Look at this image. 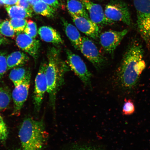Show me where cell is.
I'll use <instances>...</instances> for the list:
<instances>
[{
	"label": "cell",
	"mask_w": 150,
	"mask_h": 150,
	"mask_svg": "<svg viewBox=\"0 0 150 150\" xmlns=\"http://www.w3.org/2000/svg\"><path fill=\"white\" fill-rule=\"evenodd\" d=\"M146 67L142 45L138 41H133L123 55L117 69L118 83L125 90L134 89Z\"/></svg>",
	"instance_id": "6da1fadb"
},
{
	"label": "cell",
	"mask_w": 150,
	"mask_h": 150,
	"mask_svg": "<svg viewBox=\"0 0 150 150\" xmlns=\"http://www.w3.org/2000/svg\"><path fill=\"white\" fill-rule=\"evenodd\" d=\"M47 65L46 76L50 106L55 109L56 97L64 81L65 75L70 70L68 65L62 59L61 50L55 47H50L47 52Z\"/></svg>",
	"instance_id": "7a4b0ae2"
},
{
	"label": "cell",
	"mask_w": 150,
	"mask_h": 150,
	"mask_svg": "<svg viewBox=\"0 0 150 150\" xmlns=\"http://www.w3.org/2000/svg\"><path fill=\"white\" fill-rule=\"evenodd\" d=\"M18 136L22 150H42L47 139L44 121L25 118L21 125Z\"/></svg>",
	"instance_id": "3957f363"
},
{
	"label": "cell",
	"mask_w": 150,
	"mask_h": 150,
	"mask_svg": "<svg viewBox=\"0 0 150 150\" xmlns=\"http://www.w3.org/2000/svg\"><path fill=\"white\" fill-rule=\"evenodd\" d=\"M139 33L150 47V0H134Z\"/></svg>",
	"instance_id": "277c9868"
},
{
	"label": "cell",
	"mask_w": 150,
	"mask_h": 150,
	"mask_svg": "<svg viewBox=\"0 0 150 150\" xmlns=\"http://www.w3.org/2000/svg\"><path fill=\"white\" fill-rule=\"evenodd\" d=\"M106 17L112 21H121L130 25L131 20L126 3L122 0H114L107 5L104 11Z\"/></svg>",
	"instance_id": "5b68a950"
},
{
	"label": "cell",
	"mask_w": 150,
	"mask_h": 150,
	"mask_svg": "<svg viewBox=\"0 0 150 150\" xmlns=\"http://www.w3.org/2000/svg\"><path fill=\"white\" fill-rule=\"evenodd\" d=\"M67 64L70 69L86 86L91 84V73L80 56L68 49L65 50Z\"/></svg>",
	"instance_id": "8992f818"
},
{
	"label": "cell",
	"mask_w": 150,
	"mask_h": 150,
	"mask_svg": "<svg viewBox=\"0 0 150 150\" xmlns=\"http://www.w3.org/2000/svg\"><path fill=\"white\" fill-rule=\"evenodd\" d=\"M47 63L43 61L41 63L38 73L35 77L34 91L33 95V104L37 112L40 111L45 94L47 91L46 72Z\"/></svg>",
	"instance_id": "52a82bcc"
},
{
	"label": "cell",
	"mask_w": 150,
	"mask_h": 150,
	"mask_svg": "<svg viewBox=\"0 0 150 150\" xmlns=\"http://www.w3.org/2000/svg\"><path fill=\"white\" fill-rule=\"evenodd\" d=\"M79 50L97 70L102 68L105 64V58L99 52L94 43L88 38L82 37Z\"/></svg>",
	"instance_id": "ba28073f"
},
{
	"label": "cell",
	"mask_w": 150,
	"mask_h": 150,
	"mask_svg": "<svg viewBox=\"0 0 150 150\" xmlns=\"http://www.w3.org/2000/svg\"><path fill=\"white\" fill-rule=\"evenodd\" d=\"M31 77V72H30L25 79L15 87L12 92V97L14 104L13 114L14 115H18L20 113L24 103L27 100L30 85Z\"/></svg>",
	"instance_id": "9c48e42d"
},
{
	"label": "cell",
	"mask_w": 150,
	"mask_h": 150,
	"mask_svg": "<svg viewBox=\"0 0 150 150\" xmlns=\"http://www.w3.org/2000/svg\"><path fill=\"white\" fill-rule=\"evenodd\" d=\"M128 33L127 29L121 31L109 30L100 35V42L105 52L110 54L114 53L116 48Z\"/></svg>",
	"instance_id": "30bf717a"
},
{
	"label": "cell",
	"mask_w": 150,
	"mask_h": 150,
	"mask_svg": "<svg viewBox=\"0 0 150 150\" xmlns=\"http://www.w3.org/2000/svg\"><path fill=\"white\" fill-rule=\"evenodd\" d=\"M16 45L19 48L27 52L35 61L38 59L40 44L38 40L32 38L25 33H17Z\"/></svg>",
	"instance_id": "8fae6325"
},
{
	"label": "cell",
	"mask_w": 150,
	"mask_h": 150,
	"mask_svg": "<svg viewBox=\"0 0 150 150\" xmlns=\"http://www.w3.org/2000/svg\"><path fill=\"white\" fill-rule=\"evenodd\" d=\"M85 7L90 20L94 23L100 25H110L114 23L113 21L106 17L101 5L97 4L91 0H80Z\"/></svg>",
	"instance_id": "7c38bea8"
},
{
	"label": "cell",
	"mask_w": 150,
	"mask_h": 150,
	"mask_svg": "<svg viewBox=\"0 0 150 150\" xmlns=\"http://www.w3.org/2000/svg\"><path fill=\"white\" fill-rule=\"evenodd\" d=\"M70 14L78 29L91 38L96 39L98 38L100 32L97 24L88 19Z\"/></svg>",
	"instance_id": "4fadbf2b"
},
{
	"label": "cell",
	"mask_w": 150,
	"mask_h": 150,
	"mask_svg": "<svg viewBox=\"0 0 150 150\" xmlns=\"http://www.w3.org/2000/svg\"><path fill=\"white\" fill-rule=\"evenodd\" d=\"M62 21L66 35L71 44L76 49L79 50L82 37L77 28L64 18H62Z\"/></svg>",
	"instance_id": "5bb4252c"
},
{
	"label": "cell",
	"mask_w": 150,
	"mask_h": 150,
	"mask_svg": "<svg viewBox=\"0 0 150 150\" xmlns=\"http://www.w3.org/2000/svg\"><path fill=\"white\" fill-rule=\"evenodd\" d=\"M38 33L41 38L47 42L56 45L63 44L60 35L56 30L49 26H42L39 28Z\"/></svg>",
	"instance_id": "9a60e30c"
},
{
	"label": "cell",
	"mask_w": 150,
	"mask_h": 150,
	"mask_svg": "<svg viewBox=\"0 0 150 150\" xmlns=\"http://www.w3.org/2000/svg\"><path fill=\"white\" fill-rule=\"evenodd\" d=\"M27 54L21 51L12 52L7 56V62L8 70L15 67L23 66L29 61Z\"/></svg>",
	"instance_id": "2e32d148"
},
{
	"label": "cell",
	"mask_w": 150,
	"mask_h": 150,
	"mask_svg": "<svg viewBox=\"0 0 150 150\" xmlns=\"http://www.w3.org/2000/svg\"><path fill=\"white\" fill-rule=\"evenodd\" d=\"M67 7L70 14L90 19L87 10L80 0H67Z\"/></svg>",
	"instance_id": "e0dca14e"
},
{
	"label": "cell",
	"mask_w": 150,
	"mask_h": 150,
	"mask_svg": "<svg viewBox=\"0 0 150 150\" xmlns=\"http://www.w3.org/2000/svg\"><path fill=\"white\" fill-rule=\"evenodd\" d=\"M5 8L11 18H22L30 17L32 15V11L27 10L18 5H7Z\"/></svg>",
	"instance_id": "ac0fdd59"
},
{
	"label": "cell",
	"mask_w": 150,
	"mask_h": 150,
	"mask_svg": "<svg viewBox=\"0 0 150 150\" xmlns=\"http://www.w3.org/2000/svg\"><path fill=\"white\" fill-rule=\"evenodd\" d=\"M30 72L25 67H15L10 71L9 78L15 87H16L25 79Z\"/></svg>",
	"instance_id": "d6986e66"
},
{
	"label": "cell",
	"mask_w": 150,
	"mask_h": 150,
	"mask_svg": "<svg viewBox=\"0 0 150 150\" xmlns=\"http://www.w3.org/2000/svg\"><path fill=\"white\" fill-rule=\"evenodd\" d=\"M33 8L35 13L47 17L53 18L56 14V9L42 1L34 5Z\"/></svg>",
	"instance_id": "ffe728a7"
},
{
	"label": "cell",
	"mask_w": 150,
	"mask_h": 150,
	"mask_svg": "<svg viewBox=\"0 0 150 150\" xmlns=\"http://www.w3.org/2000/svg\"><path fill=\"white\" fill-rule=\"evenodd\" d=\"M11 100V96L9 92L4 88L0 87V110L8 107Z\"/></svg>",
	"instance_id": "44dd1931"
},
{
	"label": "cell",
	"mask_w": 150,
	"mask_h": 150,
	"mask_svg": "<svg viewBox=\"0 0 150 150\" xmlns=\"http://www.w3.org/2000/svg\"><path fill=\"white\" fill-rule=\"evenodd\" d=\"M11 27L16 33L22 32L25 29L27 23L24 19L14 18L10 21Z\"/></svg>",
	"instance_id": "7402d4cb"
},
{
	"label": "cell",
	"mask_w": 150,
	"mask_h": 150,
	"mask_svg": "<svg viewBox=\"0 0 150 150\" xmlns=\"http://www.w3.org/2000/svg\"><path fill=\"white\" fill-rule=\"evenodd\" d=\"M15 31L11 25L10 22L6 20L0 24V33L5 36L14 38Z\"/></svg>",
	"instance_id": "603a6c76"
},
{
	"label": "cell",
	"mask_w": 150,
	"mask_h": 150,
	"mask_svg": "<svg viewBox=\"0 0 150 150\" xmlns=\"http://www.w3.org/2000/svg\"><path fill=\"white\" fill-rule=\"evenodd\" d=\"M135 111L134 103L130 99H125L122 108V114L125 115H130Z\"/></svg>",
	"instance_id": "cb8c5ba5"
},
{
	"label": "cell",
	"mask_w": 150,
	"mask_h": 150,
	"mask_svg": "<svg viewBox=\"0 0 150 150\" xmlns=\"http://www.w3.org/2000/svg\"><path fill=\"white\" fill-rule=\"evenodd\" d=\"M24 33L33 38L35 39L37 35V28L36 23L31 20L27 22L24 30Z\"/></svg>",
	"instance_id": "d4e9b609"
},
{
	"label": "cell",
	"mask_w": 150,
	"mask_h": 150,
	"mask_svg": "<svg viewBox=\"0 0 150 150\" xmlns=\"http://www.w3.org/2000/svg\"><path fill=\"white\" fill-rule=\"evenodd\" d=\"M7 58L6 53L0 51V79L3 77L8 70Z\"/></svg>",
	"instance_id": "484cf974"
},
{
	"label": "cell",
	"mask_w": 150,
	"mask_h": 150,
	"mask_svg": "<svg viewBox=\"0 0 150 150\" xmlns=\"http://www.w3.org/2000/svg\"><path fill=\"white\" fill-rule=\"evenodd\" d=\"M8 135V131L6 125L3 118L0 115V140H6Z\"/></svg>",
	"instance_id": "4316f807"
},
{
	"label": "cell",
	"mask_w": 150,
	"mask_h": 150,
	"mask_svg": "<svg viewBox=\"0 0 150 150\" xmlns=\"http://www.w3.org/2000/svg\"><path fill=\"white\" fill-rule=\"evenodd\" d=\"M67 150H103L99 147L89 145L75 146Z\"/></svg>",
	"instance_id": "83f0119b"
},
{
	"label": "cell",
	"mask_w": 150,
	"mask_h": 150,
	"mask_svg": "<svg viewBox=\"0 0 150 150\" xmlns=\"http://www.w3.org/2000/svg\"><path fill=\"white\" fill-rule=\"evenodd\" d=\"M41 1L55 9L59 8L61 6L60 0H41Z\"/></svg>",
	"instance_id": "f1b7e54d"
},
{
	"label": "cell",
	"mask_w": 150,
	"mask_h": 150,
	"mask_svg": "<svg viewBox=\"0 0 150 150\" xmlns=\"http://www.w3.org/2000/svg\"><path fill=\"white\" fill-rule=\"evenodd\" d=\"M16 5L27 10L32 11L29 1L26 0H18Z\"/></svg>",
	"instance_id": "f546056e"
},
{
	"label": "cell",
	"mask_w": 150,
	"mask_h": 150,
	"mask_svg": "<svg viewBox=\"0 0 150 150\" xmlns=\"http://www.w3.org/2000/svg\"><path fill=\"white\" fill-rule=\"evenodd\" d=\"M4 4L6 5H11L16 4L18 0H1Z\"/></svg>",
	"instance_id": "4dcf8cb0"
},
{
	"label": "cell",
	"mask_w": 150,
	"mask_h": 150,
	"mask_svg": "<svg viewBox=\"0 0 150 150\" xmlns=\"http://www.w3.org/2000/svg\"><path fill=\"white\" fill-rule=\"evenodd\" d=\"M7 42V39L0 34V46L2 45L6 44Z\"/></svg>",
	"instance_id": "1f68e13d"
},
{
	"label": "cell",
	"mask_w": 150,
	"mask_h": 150,
	"mask_svg": "<svg viewBox=\"0 0 150 150\" xmlns=\"http://www.w3.org/2000/svg\"><path fill=\"white\" fill-rule=\"evenodd\" d=\"M40 1H41V0H30V1H29V2L31 6H33L34 5L36 4V3Z\"/></svg>",
	"instance_id": "d6a6232c"
},
{
	"label": "cell",
	"mask_w": 150,
	"mask_h": 150,
	"mask_svg": "<svg viewBox=\"0 0 150 150\" xmlns=\"http://www.w3.org/2000/svg\"><path fill=\"white\" fill-rule=\"evenodd\" d=\"M16 150H21V149H17Z\"/></svg>",
	"instance_id": "836d02e7"
},
{
	"label": "cell",
	"mask_w": 150,
	"mask_h": 150,
	"mask_svg": "<svg viewBox=\"0 0 150 150\" xmlns=\"http://www.w3.org/2000/svg\"><path fill=\"white\" fill-rule=\"evenodd\" d=\"M26 1H30V0H26Z\"/></svg>",
	"instance_id": "e575fe53"
},
{
	"label": "cell",
	"mask_w": 150,
	"mask_h": 150,
	"mask_svg": "<svg viewBox=\"0 0 150 150\" xmlns=\"http://www.w3.org/2000/svg\"><path fill=\"white\" fill-rule=\"evenodd\" d=\"M1 110H0V111H1Z\"/></svg>",
	"instance_id": "d590c367"
}]
</instances>
